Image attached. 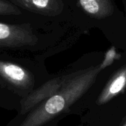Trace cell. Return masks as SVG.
<instances>
[{
  "instance_id": "cell-1",
  "label": "cell",
  "mask_w": 126,
  "mask_h": 126,
  "mask_svg": "<svg viewBox=\"0 0 126 126\" xmlns=\"http://www.w3.org/2000/svg\"><path fill=\"white\" fill-rule=\"evenodd\" d=\"M102 70L99 65L73 73L64 86L33 109L19 126H42L67 111L89 90Z\"/></svg>"
},
{
  "instance_id": "cell-2",
  "label": "cell",
  "mask_w": 126,
  "mask_h": 126,
  "mask_svg": "<svg viewBox=\"0 0 126 126\" xmlns=\"http://www.w3.org/2000/svg\"><path fill=\"white\" fill-rule=\"evenodd\" d=\"M38 38L29 25L0 22V48H19L33 46Z\"/></svg>"
},
{
  "instance_id": "cell-3",
  "label": "cell",
  "mask_w": 126,
  "mask_h": 126,
  "mask_svg": "<svg viewBox=\"0 0 126 126\" xmlns=\"http://www.w3.org/2000/svg\"><path fill=\"white\" fill-rule=\"evenodd\" d=\"M73 74L63 75L48 80L36 91L31 92L21 102V113L25 114L35 106L39 105L57 93L72 77Z\"/></svg>"
},
{
  "instance_id": "cell-4",
  "label": "cell",
  "mask_w": 126,
  "mask_h": 126,
  "mask_svg": "<svg viewBox=\"0 0 126 126\" xmlns=\"http://www.w3.org/2000/svg\"><path fill=\"white\" fill-rule=\"evenodd\" d=\"M0 77L14 88L31 90L34 85L31 73L13 62L0 61Z\"/></svg>"
},
{
  "instance_id": "cell-5",
  "label": "cell",
  "mask_w": 126,
  "mask_h": 126,
  "mask_svg": "<svg viewBox=\"0 0 126 126\" xmlns=\"http://www.w3.org/2000/svg\"><path fill=\"white\" fill-rule=\"evenodd\" d=\"M11 1L25 9L45 16H58L63 10L62 0H11Z\"/></svg>"
},
{
  "instance_id": "cell-6",
  "label": "cell",
  "mask_w": 126,
  "mask_h": 126,
  "mask_svg": "<svg viewBox=\"0 0 126 126\" xmlns=\"http://www.w3.org/2000/svg\"><path fill=\"white\" fill-rule=\"evenodd\" d=\"M126 88V65L118 70L100 93L96 103L99 105L109 102Z\"/></svg>"
},
{
  "instance_id": "cell-7",
  "label": "cell",
  "mask_w": 126,
  "mask_h": 126,
  "mask_svg": "<svg viewBox=\"0 0 126 126\" xmlns=\"http://www.w3.org/2000/svg\"><path fill=\"white\" fill-rule=\"evenodd\" d=\"M77 3L87 14L95 19H104L113 13L110 0H77Z\"/></svg>"
},
{
  "instance_id": "cell-8",
  "label": "cell",
  "mask_w": 126,
  "mask_h": 126,
  "mask_svg": "<svg viewBox=\"0 0 126 126\" xmlns=\"http://www.w3.org/2000/svg\"><path fill=\"white\" fill-rule=\"evenodd\" d=\"M22 14L19 8L8 0H0V15L18 16Z\"/></svg>"
},
{
  "instance_id": "cell-9",
  "label": "cell",
  "mask_w": 126,
  "mask_h": 126,
  "mask_svg": "<svg viewBox=\"0 0 126 126\" xmlns=\"http://www.w3.org/2000/svg\"><path fill=\"white\" fill-rule=\"evenodd\" d=\"M119 57H120V55H119V54L116 53L115 47H110V48L105 53L104 60H103V62L100 64L101 68L103 70V69L105 68L106 67L112 64V63L114 62V60L119 59Z\"/></svg>"
},
{
  "instance_id": "cell-10",
  "label": "cell",
  "mask_w": 126,
  "mask_h": 126,
  "mask_svg": "<svg viewBox=\"0 0 126 126\" xmlns=\"http://www.w3.org/2000/svg\"><path fill=\"white\" fill-rule=\"evenodd\" d=\"M122 126H126V120L125 121V122L123 123V125H122Z\"/></svg>"
}]
</instances>
